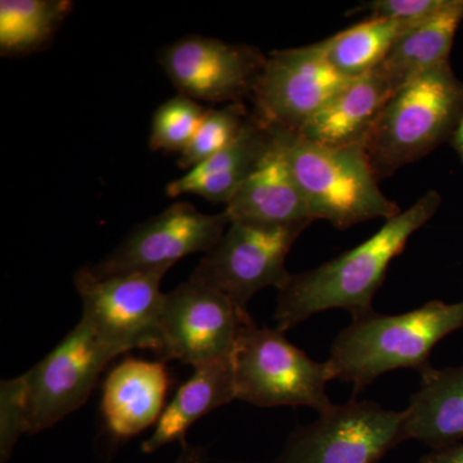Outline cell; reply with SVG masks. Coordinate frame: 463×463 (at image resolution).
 <instances>
[{
    "mask_svg": "<svg viewBox=\"0 0 463 463\" xmlns=\"http://www.w3.org/2000/svg\"><path fill=\"white\" fill-rule=\"evenodd\" d=\"M309 224L263 225L231 222L190 279L218 289L240 309L261 289H279L289 279L286 259Z\"/></svg>",
    "mask_w": 463,
    "mask_h": 463,
    "instance_id": "52a82bcc",
    "label": "cell"
},
{
    "mask_svg": "<svg viewBox=\"0 0 463 463\" xmlns=\"http://www.w3.org/2000/svg\"><path fill=\"white\" fill-rule=\"evenodd\" d=\"M179 94L206 102L239 103L251 97L267 57L258 48L187 35L158 53Z\"/></svg>",
    "mask_w": 463,
    "mask_h": 463,
    "instance_id": "4fadbf2b",
    "label": "cell"
},
{
    "mask_svg": "<svg viewBox=\"0 0 463 463\" xmlns=\"http://www.w3.org/2000/svg\"><path fill=\"white\" fill-rule=\"evenodd\" d=\"M420 388L403 411L404 440L434 448L452 446L463 439V365L441 370L426 367Z\"/></svg>",
    "mask_w": 463,
    "mask_h": 463,
    "instance_id": "ac0fdd59",
    "label": "cell"
},
{
    "mask_svg": "<svg viewBox=\"0 0 463 463\" xmlns=\"http://www.w3.org/2000/svg\"><path fill=\"white\" fill-rule=\"evenodd\" d=\"M69 0H2L0 53L24 56L41 50L69 16Z\"/></svg>",
    "mask_w": 463,
    "mask_h": 463,
    "instance_id": "7402d4cb",
    "label": "cell"
},
{
    "mask_svg": "<svg viewBox=\"0 0 463 463\" xmlns=\"http://www.w3.org/2000/svg\"><path fill=\"white\" fill-rule=\"evenodd\" d=\"M206 109L197 100L178 94L155 112L149 136L152 151L184 152L199 129Z\"/></svg>",
    "mask_w": 463,
    "mask_h": 463,
    "instance_id": "cb8c5ba5",
    "label": "cell"
},
{
    "mask_svg": "<svg viewBox=\"0 0 463 463\" xmlns=\"http://www.w3.org/2000/svg\"><path fill=\"white\" fill-rule=\"evenodd\" d=\"M230 223L224 212L203 214L190 203H175L137 225L114 251L88 268L99 279L157 268L170 269L188 255L207 254L214 249Z\"/></svg>",
    "mask_w": 463,
    "mask_h": 463,
    "instance_id": "7c38bea8",
    "label": "cell"
},
{
    "mask_svg": "<svg viewBox=\"0 0 463 463\" xmlns=\"http://www.w3.org/2000/svg\"><path fill=\"white\" fill-rule=\"evenodd\" d=\"M167 268L99 279L84 267L75 274L83 301L81 319L118 355L133 349L157 354L164 298L161 281Z\"/></svg>",
    "mask_w": 463,
    "mask_h": 463,
    "instance_id": "8992f818",
    "label": "cell"
},
{
    "mask_svg": "<svg viewBox=\"0 0 463 463\" xmlns=\"http://www.w3.org/2000/svg\"><path fill=\"white\" fill-rule=\"evenodd\" d=\"M462 23L463 0H449L443 11L404 33L377 69L398 90L413 79L449 63Z\"/></svg>",
    "mask_w": 463,
    "mask_h": 463,
    "instance_id": "ffe728a7",
    "label": "cell"
},
{
    "mask_svg": "<svg viewBox=\"0 0 463 463\" xmlns=\"http://www.w3.org/2000/svg\"><path fill=\"white\" fill-rule=\"evenodd\" d=\"M248 118V109L242 102L206 109L194 139L179 157L178 166L183 170L194 169L223 151L237 138Z\"/></svg>",
    "mask_w": 463,
    "mask_h": 463,
    "instance_id": "603a6c76",
    "label": "cell"
},
{
    "mask_svg": "<svg viewBox=\"0 0 463 463\" xmlns=\"http://www.w3.org/2000/svg\"><path fill=\"white\" fill-rule=\"evenodd\" d=\"M440 205L437 191L426 192L361 245L315 269L291 274L279 288L276 327L286 332L330 309L349 310L353 317L374 312L373 298L390 263L402 254L414 232L437 214Z\"/></svg>",
    "mask_w": 463,
    "mask_h": 463,
    "instance_id": "6da1fadb",
    "label": "cell"
},
{
    "mask_svg": "<svg viewBox=\"0 0 463 463\" xmlns=\"http://www.w3.org/2000/svg\"><path fill=\"white\" fill-rule=\"evenodd\" d=\"M417 24L420 23L365 17L318 44L337 71L354 79L379 67L398 39Z\"/></svg>",
    "mask_w": 463,
    "mask_h": 463,
    "instance_id": "44dd1931",
    "label": "cell"
},
{
    "mask_svg": "<svg viewBox=\"0 0 463 463\" xmlns=\"http://www.w3.org/2000/svg\"><path fill=\"white\" fill-rule=\"evenodd\" d=\"M450 145L455 149L457 156L463 164V115L458 125H457L455 133H453L452 138H450Z\"/></svg>",
    "mask_w": 463,
    "mask_h": 463,
    "instance_id": "f1b7e54d",
    "label": "cell"
},
{
    "mask_svg": "<svg viewBox=\"0 0 463 463\" xmlns=\"http://www.w3.org/2000/svg\"><path fill=\"white\" fill-rule=\"evenodd\" d=\"M236 399L261 408L310 407L318 413L334 407L326 392L327 362H316L286 339L279 328L241 331L231 354Z\"/></svg>",
    "mask_w": 463,
    "mask_h": 463,
    "instance_id": "5b68a950",
    "label": "cell"
},
{
    "mask_svg": "<svg viewBox=\"0 0 463 463\" xmlns=\"http://www.w3.org/2000/svg\"><path fill=\"white\" fill-rule=\"evenodd\" d=\"M27 432L26 374L0 383V459L8 461L18 439Z\"/></svg>",
    "mask_w": 463,
    "mask_h": 463,
    "instance_id": "d4e9b609",
    "label": "cell"
},
{
    "mask_svg": "<svg viewBox=\"0 0 463 463\" xmlns=\"http://www.w3.org/2000/svg\"><path fill=\"white\" fill-rule=\"evenodd\" d=\"M419 463H463V443L434 448L422 456Z\"/></svg>",
    "mask_w": 463,
    "mask_h": 463,
    "instance_id": "4316f807",
    "label": "cell"
},
{
    "mask_svg": "<svg viewBox=\"0 0 463 463\" xmlns=\"http://www.w3.org/2000/svg\"><path fill=\"white\" fill-rule=\"evenodd\" d=\"M394 85L379 69L352 79L298 132L325 147H355L395 93Z\"/></svg>",
    "mask_w": 463,
    "mask_h": 463,
    "instance_id": "2e32d148",
    "label": "cell"
},
{
    "mask_svg": "<svg viewBox=\"0 0 463 463\" xmlns=\"http://www.w3.org/2000/svg\"><path fill=\"white\" fill-rule=\"evenodd\" d=\"M252 319L218 289L188 279L165 294L157 355L194 368L230 358Z\"/></svg>",
    "mask_w": 463,
    "mask_h": 463,
    "instance_id": "9c48e42d",
    "label": "cell"
},
{
    "mask_svg": "<svg viewBox=\"0 0 463 463\" xmlns=\"http://www.w3.org/2000/svg\"><path fill=\"white\" fill-rule=\"evenodd\" d=\"M234 399L231 356L194 368L191 379L183 383L164 408L154 432L142 444V452L151 455L173 441L184 440L185 432L201 417Z\"/></svg>",
    "mask_w": 463,
    "mask_h": 463,
    "instance_id": "d6986e66",
    "label": "cell"
},
{
    "mask_svg": "<svg viewBox=\"0 0 463 463\" xmlns=\"http://www.w3.org/2000/svg\"><path fill=\"white\" fill-rule=\"evenodd\" d=\"M273 137L254 115L249 116L237 138L214 156L170 182L166 194L172 199L196 194L213 203H230L243 182L272 146Z\"/></svg>",
    "mask_w": 463,
    "mask_h": 463,
    "instance_id": "e0dca14e",
    "label": "cell"
},
{
    "mask_svg": "<svg viewBox=\"0 0 463 463\" xmlns=\"http://www.w3.org/2000/svg\"><path fill=\"white\" fill-rule=\"evenodd\" d=\"M285 152L310 214L346 230L373 219L394 218L401 209L381 192L379 178L361 146L325 147L300 134L270 128Z\"/></svg>",
    "mask_w": 463,
    "mask_h": 463,
    "instance_id": "277c9868",
    "label": "cell"
},
{
    "mask_svg": "<svg viewBox=\"0 0 463 463\" xmlns=\"http://www.w3.org/2000/svg\"><path fill=\"white\" fill-rule=\"evenodd\" d=\"M207 452L203 448L191 446L187 441H182V452L174 463H207Z\"/></svg>",
    "mask_w": 463,
    "mask_h": 463,
    "instance_id": "83f0119b",
    "label": "cell"
},
{
    "mask_svg": "<svg viewBox=\"0 0 463 463\" xmlns=\"http://www.w3.org/2000/svg\"><path fill=\"white\" fill-rule=\"evenodd\" d=\"M402 441L403 413L353 399L294 430L276 463H377Z\"/></svg>",
    "mask_w": 463,
    "mask_h": 463,
    "instance_id": "ba28073f",
    "label": "cell"
},
{
    "mask_svg": "<svg viewBox=\"0 0 463 463\" xmlns=\"http://www.w3.org/2000/svg\"><path fill=\"white\" fill-rule=\"evenodd\" d=\"M116 356L118 353L80 319L50 354L25 373L27 432L47 430L79 410Z\"/></svg>",
    "mask_w": 463,
    "mask_h": 463,
    "instance_id": "30bf717a",
    "label": "cell"
},
{
    "mask_svg": "<svg viewBox=\"0 0 463 463\" xmlns=\"http://www.w3.org/2000/svg\"><path fill=\"white\" fill-rule=\"evenodd\" d=\"M170 377L163 361L127 358L103 383L102 413L108 430L129 439L157 423Z\"/></svg>",
    "mask_w": 463,
    "mask_h": 463,
    "instance_id": "9a60e30c",
    "label": "cell"
},
{
    "mask_svg": "<svg viewBox=\"0 0 463 463\" xmlns=\"http://www.w3.org/2000/svg\"><path fill=\"white\" fill-rule=\"evenodd\" d=\"M449 5V0H373L355 8L354 14L364 12L367 17L421 23Z\"/></svg>",
    "mask_w": 463,
    "mask_h": 463,
    "instance_id": "484cf974",
    "label": "cell"
},
{
    "mask_svg": "<svg viewBox=\"0 0 463 463\" xmlns=\"http://www.w3.org/2000/svg\"><path fill=\"white\" fill-rule=\"evenodd\" d=\"M224 213L230 222L277 227L315 222L285 152L274 138L254 172L225 205Z\"/></svg>",
    "mask_w": 463,
    "mask_h": 463,
    "instance_id": "5bb4252c",
    "label": "cell"
},
{
    "mask_svg": "<svg viewBox=\"0 0 463 463\" xmlns=\"http://www.w3.org/2000/svg\"><path fill=\"white\" fill-rule=\"evenodd\" d=\"M350 80L331 65L318 43L273 52L250 97L254 116L265 127L298 133Z\"/></svg>",
    "mask_w": 463,
    "mask_h": 463,
    "instance_id": "8fae6325",
    "label": "cell"
},
{
    "mask_svg": "<svg viewBox=\"0 0 463 463\" xmlns=\"http://www.w3.org/2000/svg\"><path fill=\"white\" fill-rule=\"evenodd\" d=\"M462 115L463 81L450 62L399 88L362 143L379 181L450 141Z\"/></svg>",
    "mask_w": 463,
    "mask_h": 463,
    "instance_id": "3957f363",
    "label": "cell"
},
{
    "mask_svg": "<svg viewBox=\"0 0 463 463\" xmlns=\"http://www.w3.org/2000/svg\"><path fill=\"white\" fill-rule=\"evenodd\" d=\"M463 328V300L447 304L430 301L403 315L353 317L337 335L327 365L332 380L354 385L355 392L381 374L401 368L421 373L429 367L439 341Z\"/></svg>",
    "mask_w": 463,
    "mask_h": 463,
    "instance_id": "7a4b0ae2",
    "label": "cell"
}]
</instances>
